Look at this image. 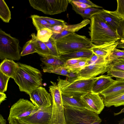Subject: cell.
Instances as JSON below:
<instances>
[{
    "mask_svg": "<svg viewBox=\"0 0 124 124\" xmlns=\"http://www.w3.org/2000/svg\"><path fill=\"white\" fill-rule=\"evenodd\" d=\"M116 78L112 84L99 94L104 98L116 96L124 93V79Z\"/></svg>",
    "mask_w": 124,
    "mask_h": 124,
    "instance_id": "9a60e30c",
    "label": "cell"
},
{
    "mask_svg": "<svg viewBox=\"0 0 124 124\" xmlns=\"http://www.w3.org/2000/svg\"><path fill=\"white\" fill-rule=\"evenodd\" d=\"M62 99L63 106L84 108L80 97L65 96L62 94Z\"/></svg>",
    "mask_w": 124,
    "mask_h": 124,
    "instance_id": "cb8c5ba5",
    "label": "cell"
},
{
    "mask_svg": "<svg viewBox=\"0 0 124 124\" xmlns=\"http://www.w3.org/2000/svg\"><path fill=\"white\" fill-rule=\"evenodd\" d=\"M110 62L94 63L85 66L77 73V80L90 79L107 72L109 70Z\"/></svg>",
    "mask_w": 124,
    "mask_h": 124,
    "instance_id": "30bf717a",
    "label": "cell"
},
{
    "mask_svg": "<svg viewBox=\"0 0 124 124\" xmlns=\"http://www.w3.org/2000/svg\"><path fill=\"white\" fill-rule=\"evenodd\" d=\"M52 105L44 109H38L33 115L21 119L29 124H49L52 114Z\"/></svg>",
    "mask_w": 124,
    "mask_h": 124,
    "instance_id": "4fadbf2b",
    "label": "cell"
},
{
    "mask_svg": "<svg viewBox=\"0 0 124 124\" xmlns=\"http://www.w3.org/2000/svg\"><path fill=\"white\" fill-rule=\"evenodd\" d=\"M115 81L110 76L107 75L100 76L95 82L91 92L99 94L112 84Z\"/></svg>",
    "mask_w": 124,
    "mask_h": 124,
    "instance_id": "e0dca14e",
    "label": "cell"
},
{
    "mask_svg": "<svg viewBox=\"0 0 124 124\" xmlns=\"http://www.w3.org/2000/svg\"><path fill=\"white\" fill-rule=\"evenodd\" d=\"M53 34L51 29L48 28H44L37 31L36 36L40 40L46 42L48 41Z\"/></svg>",
    "mask_w": 124,
    "mask_h": 124,
    "instance_id": "f546056e",
    "label": "cell"
},
{
    "mask_svg": "<svg viewBox=\"0 0 124 124\" xmlns=\"http://www.w3.org/2000/svg\"><path fill=\"white\" fill-rule=\"evenodd\" d=\"M89 29L91 42L100 45L120 39L117 32L96 14L90 18Z\"/></svg>",
    "mask_w": 124,
    "mask_h": 124,
    "instance_id": "7a4b0ae2",
    "label": "cell"
},
{
    "mask_svg": "<svg viewBox=\"0 0 124 124\" xmlns=\"http://www.w3.org/2000/svg\"><path fill=\"white\" fill-rule=\"evenodd\" d=\"M40 60L41 65L47 67H55L64 66L66 61L59 56H55L51 55L45 57H41Z\"/></svg>",
    "mask_w": 124,
    "mask_h": 124,
    "instance_id": "7402d4cb",
    "label": "cell"
},
{
    "mask_svg": "<svg viewBox=\"0 0 124 124\" xmlns=\"http://www.w3.org/2000/svg\"><path fill=\"white\" fill-rule=\"evenodd\" d=\"M41 16L52 26L58 25H62L66 27L67 26V23L62 20L47 17Z\"/></svg>",
    "mask_w": 124,
    "mask_h": 124,
    "instance_id": "d590c367",
    "label": "cell"
},
{
    "mask_svg": "<svg viewBox=\"0 0 124 124\" xmlns=\"http://www.w3.org/2000/svg\"><path fill=\"white\" fill-rule=\"evenodd\" d=\"M0 124H6V120L4 118L1 114L0 115Z\"/></svg>",
    "mask_w": 124,
    "mask_h": 124,
    "instance_id": "681fc988",
    "label": "cell"
},
{
    "mask_svg": "<svg viewBox=\"0 0 124 124\" xmlns=\"http://www.w3.org/2000/svg\"><path fill=\"white\" fill-rule=\"evenodd\" d=\"M6 95L5 93L0 92V104L6 100Z\"/></svg>",
    "mask_w": 124,
    "mask_h": 124,
    "instance_id": "7dc6e473",
    "label": "cell"
},
{
    "mask_svg": "<svg viewBox=\"0 0 124 124\" xmlns=\"http://www.w3.org/2000/svg\"><path fill=\"white\" fill-rule=\"evenodd\" d=\"M107 75L112 77L124 79V71L115 69H110L107 72Z\"/></svg>",
    "mask_w": 124,
    "mask_h": 124,
    "instance_id": "f35d334b",
    "label": "cell"
},
{
    "mask_svg": "<svg viewBox=\"0 0 124 124\" xmlns=\"http://www.w3.org/2000/svg\"><path fill=\"white\" fill-rule=\"evenodd\" d=\"M68 1L69 3L72 5V9L77 14L80 15L84 19H90L94 15L101 12L103 9L91 7L86 8H79L71 2L69 1Z\"/></svg>",
    "mask_w": 124,
    "mask_h": 124,
    "instance_id": "44dd1931",
    "label": "cell"
},
{
    "mask_svg": "<svg viewBox=\"0 0 124 124\" xmlns=\"http://www.w3.org/2000/svg\"><path fill=\"white\" fill-rule=\"evenodd\" d=\"M124 58V50H121L115 48L110 55L108 59L111 62L119 59Z\"/></svg>",
    "mask_w": 124,
    "mask_h": 124,
    "instance_id": "74e56055",
    "label": "cell"
},
{
    "mask_svg": "<svg viewBox=\"0 0 124 124\" xmlns=\"http://www.w3.org/2000/svg\"><path fill=\"white\" fill-rule=\"evenodd\" d=\"M121 39L123 40V41H124V39Z\"/></svg>",
    "mask_w": 124,
    "mask_h": 124,
    "instance_id": "db71d44e",
    "label": "cell"
},
{
    "mask_svg": "<svg viewBox=\"0 0 124 124\" xmlns=\"http://www.w3.org/2000/svg\"><path fill=\"white\" fill-rule=\"evenodd\" d=\"M19 41L0 29V59L18 61L21 58Z\"/></svg>",
    "mask_w": 124,
    "mask_h": 124,
    "instance_id": "8992f818",
    "label": "cell"
},
{
    "mask_svg": "<svg viewBox=\"0 0 124 124\" xmlns=\"http://www.w3.org/2000/svg\"><path fill=\"white\" fill-rule=\"evenodd\" d=\"M124 112V108L122 109L119 112L117 113H114V116L118 115L121 113Z\"/></svg>",
    "mask_w": 124,
    "mask_h": 124,
    "instance_id": "f907efd6",
    "label": "cell"
},
{
    "mask_svg": "<svg viewBox=\"0 0 124 124\" xmlns=\"http://www.w3.org/2000/svg\"><path fill=\"white\" fill-rule=\"evenodd\" d=\"M35 53H36L35 41L34 38L31 37V39L27 41L23 46L20 55L21 56H23Z\"/></svg>",
    "mask_w": 124,
    "mask_h": 124,
    "instance_id": "83f0119b",
    "label": "cell"
},
{
    "mask_svg": "<svg viewBox=\"0 0 124 124\" xmlns=\"http://www.w3.org/2000/svg\"><path fill=\"white\" fill-rule=\"evenodd\" d=\"M117 7L114 11H110L112 14L121 19H124V0H117Z\"/></svg>",
    "mask_w": 124,
    "mask_h": 124,
    "instance_id": "4dcf8cb0",
    "label": "cell"
},
{
    "mask_svg": "<svg viewBox=\"0 0 124 124\" xmlns=\"http://www.w3.org/2000/svg\"><path fill=\"white\" fill-rule=\"evenodd\" d=\"M49 49L51 55L55 56H59L56 46V41L51 37L48 41L44 42Z\"/></svg>",
    "mask_w": 124,
    "mask_h": 124,
    "instance_id": "d6a6232c",
    "label": "cell"
},
{
    "mask_svg": "<svg viewBox=\"0 0 124 124\" xmlns=\"http://www.w3.org/2000/svg\"><path fill=\"white\" fill-rule=\"evenodd\" d=\"M96 15L116 32L121 19L112 14L110 11L103 9L102 11Z\"/></svg>",
    "mask_w": 124,
    "mask_h": 124,
    "instance_id": "d6986e66",
    "label": "cell"
},
{
    "mask_svg": "<svg viewBox=\"0 0 124 124\" xmlns=\"http://www.w3.org/2000/svg\"><path fill=\"white\" fill-rule=\"evenodd\" d=\"M42 68L44 72L54 73L67 77L70 71L63 66L51 67L42 66Z\"/></svg>",
    "mask_w": 124,
    "mask_h": 124,
    "instance_id": "f1b7e54d",
    "label": "cell"
},
{
    "mask_svg": "<svg viewBox=\"0 0 124 124\" xmlns=\"http://www.w3.org/2000/svg\"><path fill=\"white\" fill-rule=\"evenodd\" d=\"M119 41V43L116 47V48H120L124 49V41L121 39Z\"/></svg>",
    "mask_w": 124,
    "mask_h": 124,
    "instance_id": "c3c4849f",
    "label": "cell"
},
{
    "mask_svg": "<svg viewBox=\"0 0 124 124\" xmlns=\"http://www.w3.org/2000/svg\"><path fill=\"white\" fill-rule=\"evenodd\" d=\"M10 78L0 71V92L4 93L7 91Z\"/></svg>",
    "mask_w": 124,
    "mask_h": 124,
    "instance_id": "e575fe53",
    "label": "cell"
},
{
    "mask_svg": "<svg viewBox=\"0 0 124 124\" xmlns=\"http://www.w3.org/2000/svg\"><path fill=\"white\" fill-rule=\"evenodd\" d=\"M105 106L107 107L112 106L117 107L124 105V93L111 97L104 98L103 100Z\"/></svg>",
    "mask_w": 124,
    "mask_h": 124,
    "instance_id": "d4e9b609",
    "label": "cell"
},
{
    "mask_svg": "<svg viewBox=\"0 0 124 124\" xmlns=\"http://www.w3.org/2000/svg\"><path fill=\"white\" fill-rule=\"evenodd\" d=\"M85 108L99 114L104 109L103 100L98 93L92 92L80 97Z\"/></svg>",
    "mask_w": 124,
    "mask_h": 124,
    "instance_id": "7c38bea8",
    "label": "cell"
},
{
    "mask_svg": "<svg viewBox=\"0 0 124 124\" xmlns=\"http://www.w3.org/2000/svg\"><path fill=\"white\" fill-rule=\"evenodd\" d=\"M29 3L34 9L44 14L53 15L66 11L68 0H29Z\"/></svg>",
    "mask_w": 124,
    "mask_h": 124,
    "instance_id": "ba28073f",
    "label": "cell"
},
{
    "mask_svg": "<svg viewBox=\"0 0 124 124\" xmlns=\"http://www.w3.org/2000/svg\"><path fill=\"white\" fill-rule=\"evenodd\" d=\"M18 67V63L15 62L13 60L5 59L0 63V71L13 79Z\"/></svg>",
    "mask_w": 124,
    "mask_h": 124,
    "instance_id": "ac0fdd59",
    "label": "cell"
},
{
    "mask_svg": "<svg viewBox=\"0 0 124 124\" xmlns=\"http://www.w3.org/2000/svg\"><path fill=\"white\" fill-rule=\"evenodd\" d=\"M0 17L3 21L8 23L11 19V12L4 0H0Z\"/></svg>",
    "mask_w": 124,
    "mask_h": 124,
    "instance_id": "4316f807",
    "label": "cell"
},
{
    "mask_svg": "<svg viewBox=\"0 0 124 124\" xmlns=\"http://www.w3.org/2000/svg\"><path fill=\"white\" fill-rule=\"evenodd\" d=\"M10 124H29L23 121L21 119H16L13 121Z\"/></svg>",
    "mask_w": 124,
    "mask_h": 124,
    "instance_id": "bcb514c9",
    "label": "cell"
},
{
    "mask_svg": "<svg viewBox=\"0 0 124 124\" xmlns=\"http://www.w3.org/2000/svg\"><path fill=\"white\" fill-rule=\"evenodd\" d=\"M90 20L84 19L80 23L76 24L68 25L59 34L53 33L51 37L56 41L70 34L75 33L90 23Z\"/></svg>",
    "mask_w": 124,
    "mask_h": 124,
    "instance_id": "2e32d148",
    "label": "cell"
},
{
    "mask_svg": "<svg viewBox=\"0 0 124 124\" xmlns=\"http://www.w3.org/2000/svg\"><path fill=\"white\" fill-rule=\"evenodd\" d=\"M49 91L52 99V114L49 124H66L62 93L56 82L50 81Z\"/></svg>",
    "mask_w": 124,
    "mask_h": 124,
    "instance_id": "52a82bcc",
    "label": "cell"
},
{
    "mask_svg": "<svg viewBox=\"0 0 124 124\" xmlns=\"http://www.w3.org/2000/svg\"><path fill=\"white\" fill-rule=\"evenodd\" d=\"M66 27L61 25H56L53 26L51 30L53 33L59 34L61 33Z\"/></svg>",
    "mask_w": 124,
    "mask_h": 124,
    "instance_id": "7bdbcfd3",
    "label": "cell"
},
{
    "mask_svg": "<svg viewBox=\"0 0 124 124\" xmlns=\"http://www.w3.org/2000/svg\"><path fill=\"white\" fill-rule=\"evenodd\" d=\"M68 1L71 2L77 7L79 8H86L91 7V6L76 1L75 0H68Z\"/></svg>",
    "mask_w": 124,
    "mask_h": 124,
    "instance_id": "ee69618b",
    "label": "cell"
},
{
    "mask_svg": "<svg viewBox=\"0 0 124 124\" xmlns=\"http://www.w3.org/2000/svg\"><path fill=\"white\" fill-rule=\"evenodd\" d=\"M38 110L30 101L20 98L11 106L10 109L8 119L9 124L16 119L32 116Z\"/></svg>",
    "mask_w": 124,
    "mask_h": 124,
    "instance_id": "9c48e42d",
    "label": "cell"
},
{
    "mask_svg": "<svg viewBox=\"0 0 124 124\" xmlns=\"http://www.w3.org/2000/svg\"><path fill=\"white\" fill-rule=\"evenodd\" d=\"M101 121H97L93 122L90 124H100Z\"/></svg>",
    "mask_w": 124,
    "mask_h": 124,
    "instance_id": "f5cc1de1",
    "label": "cell"
},
{
    "mask_svg": "<svg viewBox=\"0 0 124 124\" xmlns=\"http://www.w3.org/2000/svg\"><path fill=\"white\" fill-rule=\"evenodd\" d=\"M110 62L108 58L98 56L93 53L87 61L86 66L94 63H104Z\"/></svg>",
    "mask_w": 124,
    "mask_h": 124,
    "instance_id": "1f68e13d",
    "label": "cell"
},
{
    "mask_svg": "<svg viewBox=\"0 0 124 124\" xmlns=\"http://www.w3.org/2000/svg\"><path fill=\"white\" fill-rule=\"evenodd\" d=\"M116 32L120 39H124V19L120 21Z\"/></svg>",
    "mask_w": 124,
    "mask_h": 124,
    "instance_id": "60d3db41",
    "label": "cell"
},
{
    "mask_svg": "<svg viewBox=\"0 0 124 124\" xmlns=\"http://www.w3.org/2000/svg\"><path fill=\"white\" fill-rule=\"evenodd\" d=\"M98 78L70 81L59 77L57 84L62 94L68 96L80 97L91 92L93 85Z\"/></svg>",
    "mask_w": 124,
    "mask_h": 124,
    "instance_id": "3957f363",
    "label": "cell"
},
{
    "mask_svg": "<svg viewBox=\"0 0 124 124\" xmlns=\"http://www.w3.org/2000/svg\"><path fill=\"white\" fill-rule=\"evenodd\" d=\"M31 102L38 109L48 108L52 105V99L50 93L44 87L40 86L30 95Z\"/></svg>",
    "mask_w": 124,
    "mask_h": 124,
    "instance_id": "8fae6325",
    "label": "cell"
},
{
    "mask_svg": "<svg viewBox=\"0 0 124 124\" xmlns=\"http://www.w3.org/2000/svg\"><path fill=\"white\" fill-rule=\"evenodd\" d=\"M18 67L13 79L20 91L29 95L42 85V74L38 69L30 65L18 63Z\"/></svg>",
    "mask_w": 124,
    "mask_h": 124,
    "instance_id": "6da1fadb",
    "label": "cell"
},
{
    "mask_svg": "<svg viewBox=\"0 0 124 124\" xmlns=\"http://www.w3.org/2000/svg\"><path fill=\"white\" fill-rule=\"evenodd\" d=\"M31 36L34 38L35 40L36 53L42 57H45L51 55L49 50L46 44L39 40L34 33L31 34Z\"/></svg>",
    "mask_w": 124,
    "mask_h": 124,
    "instance_id": "603a6c76",
    "label": "cell"
},
{
    "mask_svg": "<svg viewBox=\"0 0 124 124\" xmlns=\"http://www.w3.org/2000/svg\"><path fill=\"white\" fill-rule=\"evenodd\" d=\"M66 124H90L102 121L98 114L85 108L64 106Z\"/></svg>",
    "mask_w": 124,
    "mask_h": 124,
    "instance_id": "5b68a950",
    "label": "cell"
},
{
    "mask_svg": "<svg viewBox=\"0 0 124 124\" xmlns=\"http://www.w3.org/2000/svg\"><path fill=\"white\" fill-rule=\"evenodd\" d=\"M93 53L91 49H84L76 50L60 55L61 58L66 61L73 59L85 58L89 59Z\"/></svg>",
    "mask_w": 124,
    "mask_h": 124,
    "instance_id": "ffe728a7",
    "label": "cell"
},
{
    "mask_svg": "<svg viewBox=\"0 0 124 124\" xmlns=\"http://www.w3.org/2000/svg\"><path fill=\"white\" fill-rule=\"evenodd\" d=\"M88 59L85 58H80L68 60L66 61L63 66L65 67L71 66L81 61H87Z\"/></svg>",
    "mask_w": 124,
    "mask_h": 124,
    "instance_id": "ab89813d",
    "label": "cell"
},
{
    "mask_svg": "<svg viewBox=\"0 0 124 124\" xmlns=\"http://www.w3.org/2000/svg\"><path fill=\"white\" fill-rule=\"evenodd\" d=\"M68 79H67L68 81H73L77 80V73L70 71L69 72L68 76Z\"/></svg>",
    "mask_w": 124,
    "mask_h": 124,
    "instance_id": "f6af8a7d",
    "label": "cell"
},
{
    "mask_svg": "<svg viewBox=\"0 0 124 124\" xmlns=\"http://www.w3.org/2000/svg\"><path fill=\"white\" fill-rule=\"evenodd\" d=\"M118 124H124V118L121 120L119 122Z\"/></svg>",
    "mask_w": 124,
    "mask_h": 124,
    "instance_id": "816d5d0a",
    "label": "cell"
},
{
    "mask_svg": "<svg viewBox=\"0 0 124 124\" xmlns=\"http://www.w3.org/2000/svg\"><path fill=\"white\" fill-rule=\"evenodd\" d=\"M76 1L88 5L91 7L99 8H102L101 7L98 6L89 0H75Z\"/></svg>",
    "mask_w": 124,
    "mask_h": 124,
    "instance_id": "b9f144b4",
    "label": "cell"
},
{
    "mask_svg": "<svg viewBox=\"0 0 124 124\" xmlns=\"http://www.w3.org/2000/svg\"><path fill=\"white\" fill-rule=\"evenodd\" d=\"M119 41H112L100 45H95L91 49L93 54L98 56L109 58Z\"/></svg>",
    "mask_w": 124,
    "mask_h": 124,
    "instance_id": "5bb4252c",
    "label": "cell"
},
{
    "mask_svg": "<svg viewBox=\"0 0 124 124\" xmlns=\"http://www.w3.org/2000/svg\"><path fill=\"white\" fill-rule=\"evenodd\" d=\"M112 69L124 71V58L111 62L110 64L109 69Z\"/></svg>",
    "mask_w": 124,
    "mask_h": 124,
    "instance_id": "8d00e7d4",
    "label": "cell"
},
{
    "mask_svg": "<svg viewBox=\"0 0 124 124\" xmlns=\"http://www.w3.org/2000/svg\"><path fill=\"white\" fill-rule=\"evenodd\" d=\"M31 17L33 23L37 31L44 28H48L51 29L53 26L43 18L41 16L34 15H31Z\"/></svg>",
    "mask_w": 124,
    "mask_h": 124,
    "instance_id": "484cf974",
    "label": "cell"
},
{
    "mask_svg": "<svg viewBox=\"0 0 124 124\" xmlns=\"http://www.w3.org/2000/svg\"><path fill=\"white\" fill-rule=\"evenodd\" d=\"M56 43L60 55L78 49H90L95 45L90 39L75 33L56 41Z\"/></svg>",
    "mask_w": 124,
    "mask_h": 124,
    "instance_id": "277c9868",
    "label": "cell"
},
{
    "mask_svg": "<svg viewBox=\"0 0 124 124\" xmlns=\"http://www.w3.org/2000/svg\"><path fill=\"white\" fill-rule=\"evenodd\" d=\"M87 61H81L71 66L64 67L70 71L77 73L86 66Z\"/></svg>",
    "mask_w": 124,
    "mask_h": 124,
    "instance_id": "836d02e7",
    "label": "cell"
}]
</instances>
